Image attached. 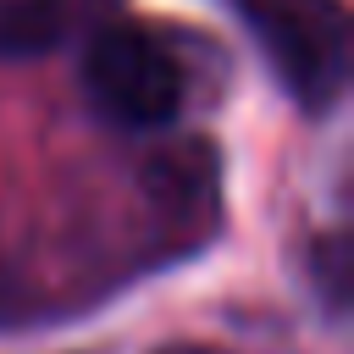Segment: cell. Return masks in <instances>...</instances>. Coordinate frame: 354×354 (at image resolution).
Here are the masks:
<instances>
[{
  "label": "cell",
  "instance_id": "6da1fadb",
  "mask_svg": "<svg viewBox=\"0 0 354 354\" xmlns=\"http://www.w3.org/2000/svg\"><path fill=\"white\" fill-rule=\"evenodd\" d=\"M83 83L94 111L116 127H166L183 105V66L127 17H105L83 39Z\"/></svg>",
  "mask_w": 354,
  "mask_h": 354
},
{
  "label": "cell",
  "instance_id": "7a4b0ae2",
  "mask_svg": "<svg viewBox=\"0 0 354 354\" xmlns=\"http://www.w3.org/2000/svg\"><path fill=\"white\" fill-rule=\"evenodd\" d=\"M271 66L304 105H332L348 72V22L337 0H232Z\"/></svg>",
  "mask_w": 354,
  "mask_h": 354
},
{
  "label": "cell",
  "instance_id": "3957f363",
  "mask_svg": "<svg viewBox=\"0 0 354 354\" xmlns=\"http://www.w3.org/2000/svg\"><path fill=\"white\" fill-rule=\"evenodd\" d=\"M111 11V0H6L0 6V50L11 55H33V50H55L72 33H94Z\"/></svg>",
  "mask_w": 354,
  "mask_h": 354
}]
</instances>
